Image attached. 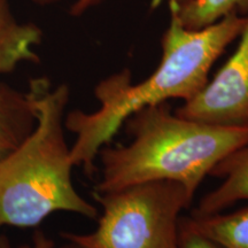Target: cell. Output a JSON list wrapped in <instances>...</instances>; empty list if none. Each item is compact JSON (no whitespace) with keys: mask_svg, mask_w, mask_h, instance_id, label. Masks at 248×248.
<instances>
[{"mask_svg":"<svg viewBox=\"0 0 248 248\" xmlns=\"http://www.w3.org/2000/svg\"><path fill=\"white\" fill-rule=\"evenodd\" d=\"M170 20L161 39L160 64L146 79L133 83L129 69L99 82L94 97L99 108L92 113L73 110L64 116V128L75 133L70 156L91 176L94 161L130 115L141 108L198 94L208 82L209 71L233 40L239 38L247 16L232 13L202 29H187L169 4Z\"/></svg>","mask_w":248,"mask_h":248,"instance_id":"obj_1","label":"cell"},{"mask_svg":"<svg viewBox=\"0 0 248 248\" xmlns=\"http://www.w3.org/2000/svg\"><path fill=\"white\" fill-rule=\"evenodd\" d=\"M132 140L99 152L101 178L94 193L151 182H173L193 199L212 170L248 142V128L183 119L169 102L141 108L123 124Z\"/></svg>","mask_w":248,"mask_h":248,"instance_id":"obj_2","label":"cell"},{"mask_svg":"<svg viewBox=\"0 0 248 248\" xmlns=\"http://www.w3.org/2000/svg\"><path fill=\"white\" fill-rule=\"evenodd\" d=\"M37 123L26 140L0 161V226L33 228L58 212L97 218L98 209L76 191L75 167L64 138L69 86L52 89L47 78L31 80Z\"/></svg>","mask_w":248,"mask_h":248,"instance_id":"obj_3","label":"cell"},{"mask_svg":"<svg viewBox=\"0 0 248 248\" xmlns=\"http://www.w3.org/2000/svg\"><path fill=\"white\" fill-rule=\"evenodd\" d=\"M93 195L102 208L97 228L63 232L66 241L83 248H179L182 213L193 201L182 185L151 182Z\"/></svg>","mask_w":248,"mask_h":248,"instance_id":"obj_4","label":"cell"},{"mask_svg":"<svg viewBox=\"0 0 248 248\" xmlns=\"http://www.w3.org/2000/svg\"><path fill=\"white\" fill-rule=\"evenodd\" d=\"M233 54L212 80L175 110L183 119L219 126L248 128V14Z\"/></svg>","mask_w":248,"mask_h":248,"instance_id":"obj_5","label":"cell"},{"mask_svg":"<svg viewBox=\"0 0 248 248\" xmlns=\"http://www.w3.org/2000/svg\"><path fill=\"white\" fill-rule=\"evenodd\" d=\"M210 176L223 182L201 198L192 215H210L221 213L239 201L248 202V142L222 160Z\"/></svg>","mask_w":248,"mask_h":248,"instance_id":"obj_6","label":"cell"},{"mask_svg":"<svg viewBox=\"0 0 248 248\" xmlns=\"http://www.w3.org/2000/svg\"><path fill=\"white\" fill-rule=\"evenodd\" d=\"M42 39L37 24L20 22L8 0H0V75L12 73L23 62H38L35 47Z\"/></svg>","mask_w":248,"mask_h":248,"instance_id":"obj_7","label":"cell"},{"mask_svg":"<svg viewBox=\"0 0 248 248\" xmlns=\"http://www.w3.org/2000/svg\"><path fill=\"white\" fill-rule=\"evenodd\" d=\"M37 123L32 94L0 82V161L26 140Z\"/></svg>","mask_w":248,"mask_h":248,"instance_id":"obj_8","label":"cell"},{"mask_svg":"<svg viewBox=\"0 0 248 248\" xmlns=\"http://www.w3.org/2000/svg\"><path fill=\"white\" fill-rule=\"evenodd\" d=\"M181 223L223 248H248V206L228 214L182 216Z\"/></svg>","mask_w":248,"mask_h":248,"instance_id":"obj_9","label":"cell"},{"mask_svg":"<svg viewBox=\"0 0 248 248\" xmlns=\"http://www.w3.org/2000/svg\"><path fill=\"white\" fill-rule=\"evenodd\" d=\"M168 4L173 5L172 2ZM179 20L187 29H202L232 13L246 16L248 0H194L190 5L177 8Z\"/></svg>","mask_w":248,"mask_h":248,"instance_id":"obj_10","label":"cell"},{"mask_svg":"<svg viewBox=\"0 0 248 248\" xmlns=\"http://www.w3.org/2000/svg\"><path fill=\"white\" fill-rule=\"evenodd\" d=\"M179 248H223L195 232L186 229L179 222Z\"/></svg>","mask_w":248,"mask_h":248,"instance_id":"obj_11","label":"cell"},{"mask_svg":"<svg viewBox=\"0 0 248 248\" xmlns=\"http://www.w3.org/2000/svg\"><path fill=\"white\" fill-rule=\"evenodd\" d=\"M33 4L39 6H49L57 4L60 0H31ZM105 0H76L73 5L70 6L69 13L71 16H80V15L85 14L86 12L90 11L91 8L97 7V6L101 5Z\"/></svg>","mask_w":248,"mask_h":248,"instance_id":"obj_12","label":"cell"},{"mask_svg":"<svg viewBox=\"0 0 248 248\" xmlns=\"http://www.w3.org/2000/svg\"><path fill=\"white\" fill-rule=\"evenodd\" d=\"M0 248H13L9 246L7 241H0ZM18 248H60L58 247L52 239L45 235L42 231H37L32 238V243L30 245H24Z\"/></svg>","mask_w":248,"mask_h":248,"instance_id":"obj_13","label":"cell"},{"mask_svg":"<svg viewBox=\"0 0 248 248\" xmlns=\"http://www.w3.org/2000/svg\"><path fill=\"white\" fill-rule=\"evenodd\" d=\"M163 0H152V9H154L155 7H157V6L161 5V2H162ZM194 0H168V2H172L173 5L176 6L177 8H183L185 7V6L190 5L191 2H193Z\"/></svg>","mask_w":248,"mask_h":248,"instance_id":"obj_14","label":"cell"},{"mask_svg":"<svg viewBox=\"0 0 248 248\" xmlns=\"http://www.w3.org/2000/svg\"><path fill=\"white\" fill-rule=\"evenodd\" d=\"M60 248H83V247H80V246H78V245H76L74 243H69V241H68L67 245H64V246H62Z\"/></svg>","mask_w":248,"mask_h":248,"instance_id":"obj_15","label":"cell"}]
</instances>
